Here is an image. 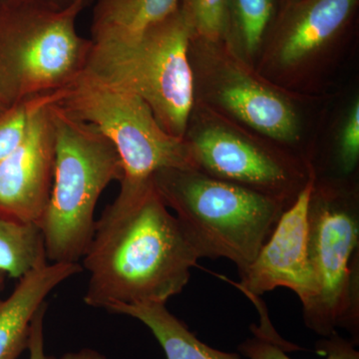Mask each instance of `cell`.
<instances>
[{"label":"cell","mask_w":359,"mask_h":359,"mask_svg":"<svg viewBox=\"0 0 359 359\" xmlns=\"http://www.w3.org/2000/svg\"><path fill=\"white\" fill-rule=\"evenodd\" d=\"M83 259L87 306L165 304L181 294L201 259L154 185L131 199L116 198L96 222Z\"/></svg>","instance_id":"obj_1"},{"label":"cell","mask_w":359,"mask_h":359,"mask_svg":"<svg viewBox=\"0 0 359 359\" xmlns=\"http://www.w3.org/2000/svg\"><path fill=\"white\" fill-rule=\"evenodd\" d=\"M201 259H230L249 268L287 205L283 201L203 173L167 168L152 179Z\"/></svg>","instance_id":"obj_2"},{"label":"cell","mask_w":359,"mask_h":359,"mask_svg":"<svg viewBox=\"0 0 359 359\" xmlns=\"http://www.w3.org/2000/svg\"><path fill=\"white\" fill-rule=\"evenodd\" d=\"M58 100L51 105L55 130L53 184L39 226L47 259L78 264L95 233L99 198L112 182L120 183L123 165L109 139Z\"/></svg>","instance_id":"obj_3"},{"label":"cell","mask_w":359,"mask_h":359,"mask_svg":"<svg viewBox=\"0 0 359 359\" xmlns=\"http://www.w3.org/2000/svg\"><path fill=\"white\" fill-rule=\"evenodd\" d=\"M89 0L57 11L29 2H0V105L65 89L86 69L91 39L78 33Z\"/></svg>","instance_id":"obj_4"},{"label":"cell","mask_w":359,"mask_h":359,"mask_svg":"<svg viewBox=\"0 0 359 359\" xmlns=\"http://www.w3.org/2000/svg\"><path fill=\"white\" fill-rule=\"evenodd\" d=\"M192 37L179 8L133 41L93 44L84 72L133 92L167 133L184 138L196 103Z\"/></svg>","instance_id":"obj_5"},{"label":"cell","mask_w":359,"mask_h":359,"mask_svg":"<svg viewBox=\"0 0 359 359\" xmlns=\"http://www.w3.org/2000/svg\"><path fill=\"white\" fill-rule=\"evenodd\" d=\"M309 250L318 294L304 309L321 337L337 328L359 341V196L355 183L316 178L309 204Z\"/></svg>","instance_id":"obj_6"},{"label":"cell","mask_w":359,"mask_h":359,"mask_svg":"<svg viewBox=\"0 0 359 359\" xmlns=\"http://www.w3.org/2000/svg\"><path fill=\"white\" fill-rule=\"evenodd\" d=\"M58 103L95 126L114 145L123 165L117 197H136L167 168H193L185 138L167 133L138 95L83 72L61 92Z\"/></svg>","instance_id":"obj_7"},{"label":"cell","mask_w":359,"mask_h":359,"mask_svg":"<svg viewBox=\"0 0 359 359\" xmlns=\"http://www.w3.org/2000/svg\"><path fill=\"white\" fill-rule=\"evenodd\" d=\"M194 169L283 201L290 207L314 176L311 165L195 103L184 136Z\"/></svg>","instance_id":"obj_8"},{"label":"cell","mask_w":359,"mask_h":359,"mask_svg":"<svg viewBox=\"0 0 359 359\" xmlns=\"http://www.w3.org/2000/svg\"><path fill=\"white\" fill-rule=\"evenodd\" d=\"M190 59L196 101L278 147L299 143L301 120L289 97L262 79L224 42L193 36Z\"/></svg>","instance_id":"obj_9"},{"label":"cell","mask_w":359,"mask_h":359,"mask_svg":"<svg viewBox=\"0 0 359 359\" xmlns=\"http://www.w3.org/2000/svg\"><path fill=\"white\" fill-rule=\"evenodd\" d=\"M60 91L30 115L18 145L0 160V219L37 224L43 216L53 184L55 130L51 105Z\"/></svg>","instance_id":"obj_10"},{"label":"cell","mask_w":359,"mask_h":359,"mask_svg":"<svg viewBox=\"0 0 359 359\" xmlns=\"http://www.w3.org/2000/svg\"><path fill=\"white\" fill-rule=\"evenodd\" d=\"M314 179L316 175L283 212L256 259L235 283L248 297L287 287L299 297L304 309L316 299L318 285L309 257L308 218Z\"/></svg>","instance_id":"obj_11"},{"label":"cell","mask_w":359,"mask_h":359,"mask_svg":"<svg viewBox=\"0 0 359 359\" xmlns=\"http://www.w3.org/2000/svg\"><path fill=\"white\" fill-rule=\"evenodd\" d=\"M359 0H287L264 45L266 65L292 74L308 67L351 32Z\"/></svg>","instance_id":"obj_12"},{"label":"cell","mask_w":359,"mask_h":359,"mask_svg":"<svg viewBox=\"0 0 359 359\" xmlns=\"http://www.w3.org/2000/svg\"><path fill=\"white\" fill-rule=\"evenodd\" d=\"M79 264L45 263L21 276L0 299V359H18L27 349L33 318L52 290L81 273Z\"/></svg>","instance_id":"obj_13"},{"label":"cell","mask_w":359,"mask_h":359,"mask_svg":"<svg viewBox=\"0 0 359 359\" xmlns=\"http://www.w3.org/2000/svg\"><path fill=\"white\" fill-rule=\"evenodd\" d=\"M181 0H97L91 23L93 44L127 43L176 13Z\"/></svg>","instance_id":"obj_14"},{"label":"cell","mask_w":359,"mask_h":359,"mask_svg":"<svg viewBox=\"0 0 359 359\" xmlns=\"http://www.w3.org/2000/svg\"><path fill=\"white\" fill-rule=\"evenodd\" d=\"M109 313L131 316L151 330L167 359H243L237 353H224L201 341L188 327L170 313L165 304L118 306Z\"/></svg>","instance_id":"obj_15"},{"label":"cell","mask_w":359,"mask_h":359,"mask_svg":"<svg viewBox=\"0 0 359 359\" xmlns=\"http://www.w3.org/2000/svg\"><path fill=\"white\" fill-rule=\"evenodd\" d=\"M287 0H228L224 43L245 63L264 50Z\"/></svg>","instance_id":"obj_16"},{"label":"cell","mask_w":359,"mask_h":359,"mask_svg":"<svg viewBox=\"0 0 359 359\" xmlns=\"http://www.w3.org/2000/svg\"><path fill=\"white\" fill-rule=\"evenodd\" d=\"M47 263L43 238L37 224L13 223L0 219V271L20 280Z\"/></svg>","instance_id":"obj_17"},{"label":"cell","mask_w":359,"mask_h":359,"mask_svg":"<svg viewBox=\"0 0 359 359\" xmlns=\"http://www.w3.org/2000/svg\"><path fill=\"white\" fill-rule=\"evenodd\" d=\"M245 340L238 346V351L248 359H292L280 344L271 341L263 335ZM353 340H347L334 332L318 342V351L325 359H359V353Z\"/></svg>","instance_id":"obj_18"},{"label":"cell","mask_w":359,"mask_h":359,"mask_svg":"<svg viewBox=\"0 0 359 359\" xmlns=\"http://www.w3.org/2000/svg\"><path fill=\"white\" fill-rule=\"evenodd\" d=\"M193 36L205 41L224 42L228 32V0H181Z\"/></svg>","instance_id":"obj_19"},{"label":"cell","mask_w":359,"mask_h":359,"mask_svg":"<svg viewBox=\"0 0 359 359\" xmlns=\"http://www.w3.org/2000/svg\"><path fill=\"white\" fill-rule=\"evenodd\" d=\"M359 162V100L353 99L340 124L335 144L334 178L337 181H351Z\"/></svg>","instance_id":"obj_20"},{"label":"cell","mask_w":359,"mask_h":359,"mask_svg":"<svg viewBox=\"0 0 359 359\" xmlns=\"http://www.w3.org/2000/svg\"><path fill=\"white\" fill-rule=\"evenodd\" d=\"M54 93L28 99L4 111L0 115V160L11 153L22 139L33 111Z\"/></svg>","instance_id":"obj_21"},{"label":"cell","mask_w":359,"mask_h":359,"mask_svg":"<svg viewBox=\"0 0 359 359\" xmlns=\"http://www.w3.org/2000/svg\"><path fill=\"white\" fill-rule=\"evenodd\" d=\"M47 308H48V304L45 302L33 318L32 332H30L27 347L28 351H29V359H55L53 356H49L45 353L44 318Z\"/></svg>","instance_id":"obj_22"},{"label":"cell","mask_w":359,"mask_h":359,"mask_svg":"<svg viewBox=\"0 0 359 359\" xmlns=\"http://www.w3.org/2000/svg\"><path fill=\"white\" fill-rule=\"evenodd\" d=\"M2 1L29 2V4H36V6L62 11V9L69 8V7L74 6L80 0H0V2Z\"/></svg>","instance_id":"obj_23"},{"label":"cell","mask_w":359,"mask_h":359,"mask_svg":"<svg viewBox=\"0 0 359 359\" xmlns=\"http://www.w3.org/2000/svg\"><path fill=\"white\" fill-rule=\"evenodd\" d=\"M59 359H107L104 354L92 348H82L63 354Z\"/></svg>","instance_id":"obj_24"},{"label":"cell","mask_w":359,"mask_h":359,"mask_svg":"<svg viewBox=\"0 0 359 359\" xmlns=\"http://www.w3.org/2000/svg\"><path fill=\"white\" fill-rule=\"evenodd\" d=\"M7 275L4 271H0V292L4 290V285H6V280Z\"/></svg>","instance_id":"obj_25"},{"label":"cell","mask_w":359,"mask_h":359,"mask_svg":"<svg viewBox=\"0 0 359 359\" xmlns=\"http://www.w3.org/2000/svg\"><path fill=\"white\" fill-rule=\"evenodd\" d=\"M4 111H6V110H4V108H2V106L0 105V115H1L2 113L4 112Z\"/></svg>","instance_id":"obj_26"}]
</instances>
